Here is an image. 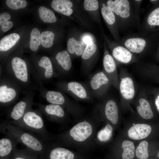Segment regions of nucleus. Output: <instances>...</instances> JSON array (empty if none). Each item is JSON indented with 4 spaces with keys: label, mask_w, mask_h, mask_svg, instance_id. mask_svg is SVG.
Returning a JSON list of instances; mask_svg holds the SVG:
<instances>
[{
    "label": "nucleus",
    "mask_w": 159,
    "mask_h": 159,
    "mask_svg": "<svg viewBox=\"0 0 159 159\" xmlns=\"http://www.w3.org/2000/svg\"><path fill=\"white\" fill-rule=\"evenodd\" d=\"M123 152L122 156L123 159H133L135 156V146L133 142L126 140L122 143Z\"/></svg>",
    "instance_id": "c85d7f7f"
},
{
    "label": "nucleus",
    "mask_w": 159,
    "mask_h": 159,
    "mask_svg": "<svg viewBox=\"0 0 159 159\" xmlns=\"http://www.w3.org/2000/svg\"><path fill=\"white\" fill-rule=\"evenodd\" d=\"M11 66V72L9 73L13 79L20 84H27L29 80V74L25 62L21 58L16 57L12 59Z\"/></svg>",
    "instance_id": "9b49d317"
},
{
    "label": "nucleus",
    "mask_w": 159,
    "mask_h": 159,
    "mask_svg": "<svg viewBox=\"0 0 159 159\" xmlns=\"http://www.w3.org/2000/svg\"><path fill=\"white\" fill-rule=\"evenodd\" d=\"M13 159H27L24 157L23 156L21 155H18L15 157Z\"/></svg>",
    "instance_id": "ea45409f"
},
{
    "label": "nucleus",
    "mask_w": 159,
    "mask_h": 159,
    "mask_svg": "<svg viewBox=\"0 0 159 159\" xmlns=\"http://www.w3.org/2000/svg\"><path fill=\"white\" fill-rule=\"evenodd\" d=\"M114 59L123 64H127L132 62L134 59L133 53L122 45H117L112 51Z\"/></svg>",
    "instance_id": "f3484780"
},
{
    "label": "nucleus",
    "mask_w": 159,
    "mask_h": 159,
    "mask_svg": "<svg viewBox=\"0 0 159 159\" xmlns=\"http://www.w3.org/2000/svg\"><path fill=\"white\" fill-rule=\"evenodd\" d=\"M139 105L136 107L138 114L145 119H152L153 114L150 104L145 98H142L139 100Z\"/></svg>",
    "instance_id": "393cba45"
},
{
    "label": "nucleus",
    "mask_w": 159,
    "mask_h": 159,
    "mask_svg": "<svg viewBox=\"0 0 159 159\" xmlns=\"http://www.w3.org/2000/svg\"><path fill=\"white\" fill-rule=\"evenodd\" d=\"M54 37V34L52 32L47 31L42 32L41 34L42 46L46 48L51 47L53 44Z\"/></svg>",
    "instance_id": "2f4dec72"
},
{
    "label": "nucleus",
    "mask_w": 159,
    "mask_h": 159,
    "mask_svg": "<svg viewBox=\"0 0 159 159\" xmlns=\"http://www.w3.org/2000/svg\"><path fill=\"white\" fill-rule=\"evenodd\" d=\"M72 2L68 0H54L51 3L52 7L54 10L67 16L72 14Z\"/></svg>",
    "instance_id": "4be33fe9"
},
{
    "label": "nucleus",
    "mask_w": 159,
    "mask_h": 159,
    "mask_svg": "<svg viewBox=\"0 0 159 159\" xmlns=\"http://www.w3.org/2000/svg\"><path fill=\"white\" fill-rule=\"evenodd\" d=\"M111 84L109 78L103 71L98 72L91 78L89 88L93 97L100 99L105 95Z\"/></svg>",
    "instance_id": "6e6552de"
},
{
    "label": "nucleus",
    "mask_w": 159,
    "mask_h": 159,
    "mask_svg": "<svg viewBox=\"0 0 159 159\" xmlns=\"http://www.w3.org/2000/svg\"><path fill=\"white\" fill-rule=\"evenodd\" d=\"M45 98L49 104L57 105L63 107L75 119L82 117L84 109L78 103L70 100L61 92L48 90L45 94Z\"/></svg>",
    "instance_id": "39448f33"
},
{
    "label": "nucleus",
    "mask_w": 159,
    "mask_h": 159,
    "mask_svg": "<svg viewBox=\"0 0 159 159\" xmlns=\"http://www.w3.org/2000/svg\"><path fill=\"white\" fill-rule=\"evenodd\" d=\"M58 86L77 100L90 102L92 100L93 97L89 87L81 83L76 81L62 82L59 83Z\"/></svg>",
    "instance_id": "0eeeda50"
},
{
    "label": "nucleus",
    "mask_w": 159,
    "mask_h": 159,
    "mask_svg": "<svg viewBox=\"0 0 159 159\" xmlns=\"http://www.w3.org/2000/svg\"><path fill=\"white\" fill-rule=\"evenodd\" d=\"M32 97H27L16 103L11 110L9 115V121L11 123L19 120L26 112L32 108L33 104Z\"/></svg>",
    "instance_id": "ddd939ff"
},
{
    "label": "nucleus",
    "mask_w": 159,
    "mask_h": 159,
    "mask_svg": "<svg viewBox=\"0 0 159 159\" xmlns=\"http://www.w3.org/2000/svg\"><path fill=\"white\" fill-rule=\"evenodd\" d=\"M148 143L146 141L141 142L137 147L135 153L139 159H147L149 156L148 147Z\"/></svg>",
    "instance_id": "473e14b6"
},
{
    "label": "nucleus",
    "mask_w": 159,
    "mask_h": 159,
    "mask_svg": "<svg viewBox=\"0 0 159 159\" xmlns=\"http://www.w3.org/2000/svg\"><path fill=\"white\" fill-rule=\"evenodd\" d=\"M0 129L2 133L12 138L32 152L42 153L44 152L46 149L48 144L34 135L25 131L9 121L2 122Z\"/></svg>",
    "instance_id": "7ed1b4c3"
},
{
    "label": "nucleus",
    "mask_w": 159,
    "mask_h": 159,
    "mask_svg": "<svg viewBox=\"0 0 159 159\" xmlns=\"http://www.w3.org/2000/svg\"><path fill=\"white\" fill-rule=\"evenodd\" d=\"M11 123L24 130L37 134L46 141L54 140V137L52 136L47 130L40 111L38 110L31 108L19 120Z\"/></svg>",
    "instance_id": "20e7f679"
},
{
    "label": "nucleus",
    "mask_w": 159,
    "mask_h": 159,
    "mask_svg": "<svg viewBox=\"0 0 159 159\" xmlns=\"http://www.w3.org/2000/svg\"><path fill=\"white\" fill-rule=\"evenodd\" d=\"M67 49L69 53L75 54L77 56H81L84 49V44L82 42L73 38H69L67 43Z\"/></svg>",
    "instance_id": "bb28decb"
},
{
    "label": "nucleus",
    "mask_w": 159,
    "mask_h": 159,
    "mask_svg": "<svg viewBox=\"0 0 159 159\" xmlns=\"http://www.w3.org/2000/svg\"><path fill=\"white\" fill-rule=\"evenodd\" d=\"M59 65L62 73H67L70 70L72 66L70 56L68 52L63 51L58 52L55 57Z\"/></svg>",
    "instance_id": "6ab92c4d"
},
{
    "label": "nucleus",
    "mask_w": 159,
    "mask_h": 159,
    "mask_svg": "<svg viewBox=\"0 0 159 159\" xmlns=\"http://www.w3.org/2000/svg\"><path fill=\"white\" fill-rule=\"evenodd\" d=\"M97 50V46L94 42L87 45L81 55L82 59L85 61L90 60L95 55Z\"/></svg>",
    "instance_id": "f704fd0d"
},
{
    "label": "nucleus",
    "mask_w": 159,
    "mask_h": 159,
    "mask_svg": "<svg viewBox=\"0 0 159 159\" xmlns=\"http://www.w3.org/2000/svg\"><path fill=\"white\" fill-rule=\"evenodd\" d=\"M158 157H159V153L158 155Z\"/></svg>",
    "instance_id": "a19ab883"
},
{
    "label": "nucleus",
    "mask_w": 159,
    "mask_h": 159,
    "mask_svg": "<svg viewBox=\"0 0 159 159\" xmlns=\"http://www.w3.org/2000/svg\"><path fill=\"white\" fill-rule=\"evenodd\" d=\"M20 38L19 35L16 33H12L4 37L0 41V51L6 52L14 46Z\"/></svg>",
    "instance_id": "a878e982"
},
{
    "label": "nucleus",
    "mask_w": 159,
    "mask_h": 159,
    "mask_svg": "<svg viewBox=\"0 0 159 159\" xmlns=\"http://www.w3.org/2000/svg\"><path fill=\"white\" fill-rule=\"evenodd\" d=\"M18 143L12 138L7 135L0 140V156L1 158L9 155L15 149Z\"/></svg>",
    "instance_id": "aec40b11"
},
{
    "label": "nucleus",
    "mask_w": 159,
    "mask_h": 159,
    "mask_svg": "<svg viewBox=\"0 0 159 159\" xmlns=\"http://www.w3.org/2000/svg\"><path fill=\"white\" fill-rule=\"evenodd\" d=\"M10 80L1 82L0 85V102L1 105L5 106L13 102L19 93L17 87Z\"/></svg>",
    "instance_id": "f8f14e48"
},
{
    "label": "nucleus",
    "mask_w": 159,
    "mask_h": 159,
    "mask_svg": "<svg viewBox=\"0 0 159 159\" xmlns=\"http://www.w3.org/2000/svg\"><path fill=\"white\" fill-rule=\"evenodd\" d=\"M92 115L99 122L103 118L112 124L116 125L119 120L118 110L117 103L112 99L99 103L95 106Z\"/></svg>",
    "instance_id": "423d86ee"
},
{
    "label": "nucleus",
    "mask_w": 159,
    "mask_h": 159,
    "mask_svg": "<svg viewBox=\"0 0 159 159\" xmlns=\"http://www.w3.org/2000/svg\"><path fill=\"white\" fill-rule=\"evenodd\" d=\"M84 6L87 11H95L99 8V3L97 0H85L84 2Z\"/></svg>",
    "instance_id": "e433bc0d"
},
{
    "label": "nucleus",
    "mask_w": 159,
    "mask_h": 159,
    "mask_svg": "<svg viewBox=\"0 0 159 159\" xmlns=\"http://www.w3.org/2000/svg\"><path fill=\"white\" fill-rule=\"evenodd\" d=\"M41 44L40 32L37 28H34L31 31L30 34V48L32 51H36Z\"/></svg>",
    "instance_id": "7c9ffc66"
},
{
    "label": "nucleus",
    "mask_w": 159,
    "mask_h": 159,
    "mask_svg": "<svg viewBox=\"0 0 159 159\" xmlns=\"http://www.w3.org/2000/svg\"><path fill=\"white\" fill-rule=\"evenodd\" d=\"M59 144H47L48 159H75V153Z\"/></svg>",
    "instance_id": "2eb2a0df"
},
{
    "label": "nucleus",
    "mask_w": 159,
    "mask_h": 159,
    "mask_svg": "<svg viewBox=\"0 0 159 159\" xmlns=\"http://www.w3.org/2000/svg\"><path fill=\"white\" fill-rule=\"evenodd\" d=\"M140 4L134 1L109 0L106 5L119 19V26L126 29L133 26L140 27Z\"/></svg>",
    "instance_id": "f03ea898"
},
{
    "label": "nucleus",
    "mask_w": 159,
    "mask_h": 159,
    "mask_svg": "<svg viewBox=\"0 0 159 159\" xmlns=\"http://www.w3.org/2000/svg\"><path fill=\"white\" fill-rule=\"evenodd\" d=\"M99 122L93 115L81 119L67 130L54 137L58 144L78 149L95 145V138Z\"/></svg>",
    "instance_id": "f257e3e1"
},
{
    "label": "nucleus",
    "mask_w": 159,
    "mask_h": 159,
    "mask_svg": "<svg viewBox=\"0 0 159 159\" xmlns=\"http://www.w3.org/2000/svg\"><path fill=\"white\" fill-rule=\"evenodd\" d=\"M155 103L158 111L159 112V95L155 99Z\"/></svg>",
    "instance_id": "58836bf2"
},
{
    "label": "nucleus",
    "mask_w": 159,
    "mask_h": 159,
    "mask_svg": "<svg viewBox=\"0 0 159 159\" xmlns=\"http://www.w3.org/2000/svg\"><path fill=\"white\" fill-rule=\"evenodd\" d=\"M120 93L122 97L127 100H132L135 94L133 81L129 77L121 78L119 86Z\"/></svg>",
    "instance_id": "a211bd4d"
},
{
    "label": "nucleus",
    "mask_w": 159,
    "mask_h": 159,
    "mask_svg": "<svg viewBox=\"0 0 159 159\" xmlns=\"http://www.w3.org/2000/svg\"><path fill=\"white\" fill-rule=\"evenodd\" d=\"M103 64V71L109 78L111 84L118 88L119 84L116 64L114 58L109 54L108 51L106 50L105 52Z\"/></svg>",
    "instance_id": "4468645a"
},
{
    "label": "nucleus",
    "mask_w": 159,
    "mask_h": 159,
    "mask_svg": "<svg viewBox=\"0 0 159 159\" xmlns=\"http://www.w3.org/2000/svg\"><path fill=\"white\" fill-rule=\"evenodd\" d=\"M159 26V7L151 11L145 18L141 27L142 33L149 27Z\"/></svg>",
    "instance_id": "b1692460"
},
{
    "label": "nucleus",
    "mask_w": 159,
    "mask_h": 159,
    "mask_svg": "<svg viewBox=\"0 0 159 159\" xmlns=\"http://www.w3.org/2000/svg\"><path fill=\"white\" fill-rule=\"evenodd\" d=\"M6 3L9 8L14 10L24 8L27 4L26 1L25 0H7Z\"/></svg>",
    "instance_id": "c9c22d12"
},
{
    "label": "nucleus",
    "mask_w": 159,
    "mask_h": 159,
    "mask_svg": "<svg viewBox=\"0 0 159 159\" xmlns=\"http://www.w3.org/2000/svg\"><path fill=\"white\" fill-rule=\"evenodd\" d=\"M101 13L102 16L108 25L115 28L116 19L112 11L105 4L102 5Z\"/></svg>",
    "instance_id": "cd10ccee"
},
{
    "label": "nucleus",
    "mask_w": 159,
    "mask_h": 159,
    "mask_svg": "<svg viewBox=\"0 0 159 159\" xmlns=\"http://www.w3.org/2000/svg\"><path fill=\"white\" fill-rule=\"evenodd\" d=\"M113 132V127L109 123L97 132L95 138V145L109 141L112 137Z\"/></svg>",
    "instance_id": "5701e85b"
},
{
    "label": "nucleus",
    "mask_w": 159,
    "mask_h": 159,
    "mask_svg": "<svg viewBox=\"0 0 159 159\" xmlns=\"http://www.w3.org/2000/svg\"><path fill=\"white\" fill-rule=\"evenodd\" d=\"M37 106L49 121L59 124L67 122L68 112L61 106L51 104H38Z\"/></svg>",
    "instance_id": "9d476101"
},
{
    "label": "nucleus",
    "mask_w": 159,
    "mask_h": 159,
    "mask_svg": "<svg viewBox=\"0 0 159 159\" xmlns=\"http://www.w3.org/2000/svg\"><path fill=\"white\" fill-rule=\"evenodd\" d=\"M38 65L42 71L40 75L44 80L50 79L54 75V72L52 63L47 57L44 56L38 61Z\"/></svg>",
    "instance_id": "412c9836"
},
{
    "label": "nucleus",
    "mask_w": 159,
    "mask_h": 159,
    "mask_svg": "<svg viewBox=\"0 0 159 159\" xmlns=\"http://www.w3.org/2000/svg\"><path fill=\"white\" fill-rule=\"evenodd\" d=\"M11 18L10 14L7 12H3L0 14V25L3 32H6L13 26V23L8 21Z\"/></svg>",
    "instance_id": "72a5a7b5"
},
{
    "label": "nucleus",
    "mask_w": 159,
    "mask_h": 159,
    "mask_svg": "<svg viewBox=\"0 0 159 159\" xmlns=\"http://www.w3.org/2000/svg\"><path fill=\"white\" fill-rule=\"evenodd\" d=\"M121 45L132 53L140 54L145 52L148 46L146 34L128 36L122 39Z\"/></svg>",
    "instance_id": "1a4fd4ad"
},
{
    "label": "nucleus",
    "mask_w": 159,
    "mask_h": 159,
    "mask_svg": "<svg viewBox=\"0 0 159 159\" xmlns=\"http://www.w3.org/2000/svg\"><path fill=\"white\" fill-rule=\"evenodd\" d=\"M152 130L149 125L142 123L134 125L127 131V135L130 138L134 140H139L147 137Z\"/></svg>",
    "instance_id": "dca6fc26"
},
{
    "label": "nucleus",
    "mask_w": 159,
    "mask_h": 159,
    "mask_svg": "<svg viewBox=\"0 0 159 159\" xmlns=\"http://www.w3.org/2000/svg\"><path fill=\"white\" fill-rule=\"evenodd\" d=\"M81 39L82 43L86 45L93 42V38L91 35L89 34L84 35Z\"/></svg>",
    "instance_id": "4c0bfd02"
},
{
    "label": "nucleus",
    "mask_w": 159,
    "mask_h": 159,
    "mask_svg": "<svg viewBox=\"0 0 159 159\" xmlns=\"http://www.w3.org/2000/svg\"><path fill=\"white\" fill-rule=\"evenodd\" d=\"M39 16L45 23H52L57 21L56 17L53 12L49 9L43 6L39 8Z\"/></svg>",
    "instance_id": "c756f323"
}]
</instances>
